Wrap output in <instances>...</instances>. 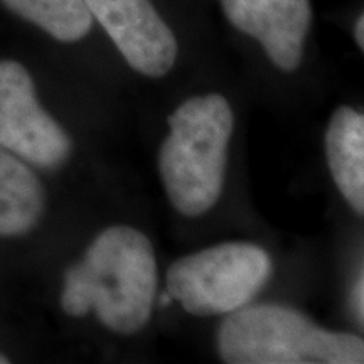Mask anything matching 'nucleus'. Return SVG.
I'll list each match as a JSON object with an SVG mask.
<instances>
[{
    "label": "nucleus",
    "mask_w": 364,
    "mask_h": 364,
    "mask_svg": "<svg viewBox=\"0 0 364 364\" xmlns=\"http://www.w3.org/2000/svg\"><path fill=\"white\" fill-rule=\"evenodd\" d=\"M157 290V262L147 236L130 226L100 233L78 265L66 272L63 311L73 317L95 311L118 334L144 329Z\"/></svg>",
    "instance_id": "1"
},
{
    "label": "nucleus",
    "mask_w": 364,
    "mask_h": 364,
    "mask_svg": "<svg viewBox=\"0 0 364 364\" xmlns=\"http://www.w3.org/2000/svg\"><path fill=\"white\" fill-rule=\"evenodd\" d=\"M159 171L167 198L182 216L196 218L220 201L235 118L218 93L184 102L167 120Z\"/></svg>",
    "instance_id": "2"
},
{
    "label": "nucleus",
    "mask_w": 364,
    "mask_h": 364,
    "mask_svg": "<svg viewBox=\"0 0 364 364\" xmlns=\"http://www.w3.org/2000/svg\"><path fill=\"white\" fill-rule=\"evenodd\" d=\"M228 364H364V339L318 327L284 306H245L218 331Z\"/></svg>",
    "instance_id": "3"
},
{
    "label": "nucleus",
    "mask_w": 364,
    "mask_h": 364,
    "mask_svg": "<svg viewBox=\"0 0 364 364\" xmlns=\"http://www.w3.org/2000/svg\"><path fill=\"white\" fill-rule=\"evenodd\" d=\"M270 273L272 260L262 247L223 243L172 263L167 294L193 316H226L248 306Z\"/></svg>",
    "instance_id": "4"
},
{
    "label": "nucleus",
    "mask_w": 364,
    "mask_h": 364,
    "mask_svg": "<svg viewBox=\"0 0 364 364\" xmlns=\"http://www.w3.org/2000/svg\"><path fill=\"white\" fill-rule=\"evenodd\" d=\"M0 145L44 169H56L71 156V139L36 97L29 71L21 63L0 61Z\"/></svg>",
    "instance_id": "5"
},
{
    "label": "nucleus",
    "mask_w": 364,
    "mask_h": 364,
    "mask_svg": "<svg viewBox=\"0 0 364 364\" xmlns=\"http://www.w3.org/2000/svg\"><path fill=\"white\" fill-rule=\"evenodd\" d=\"M130 68L161 78L176 65L177 41L150 0H85Z\"/></svg>",
    "instance_id": "6"
},
{
    "label": "nucleus",
    "mask_w": 364,
    "mask_h": 364,
    "mask_svg": "<svg viewBox=\"0 0 364 364\" xmlns=\"http://www.w3.org/2000/svg\"><path fill=\"white\" fill-rule=\"evenodd\" d=\"M230 24L257 39L282 71L302 63L312 24L311 0H220Z\"/></svg>",
    "instance_id": "7"
},
{
    "label": "nucleus",
    "mask_w": 364,
    "mask_h": 364,
    "mask_svg": "<svg viewBox=\"0 0 364 364\" xmlns=\"http://www.w3.org/2000/svg\"><path fill=\"white\" fill-rule=\"evenodd\" d=\"M327 164L346 203L364 216V113L339 107L326 130Z\"/></svg>",
    "instance_id": "8"
},
{
    "label": "nucleus",
    "mask_w": 364,
    "mask_h": 364,
    "mask_svg": "<svg viewBox=\"0 0 364 364\" xmlns=\"http://www.w3.org/2000/svg\"><path fill=\"white\" fill-rule=\"evenodd\" d=\"M44 203L38 176L0 145V236L29 233L43 218Z\"/></svg>",
    "instance_id": "9"
},
{
    "label": "nucleus",
    "mask_w": 364,
    "mask_h": 364,
    "mask_svg": "<svg viewBox=\"0 0 364 364\" xmlns=\"http://www.w3.org/2000/svg\"><path fill=\"white\" fill-rule=\"evenodd\" d=\"M9 11L61 43L83 39L93 26L85 0H0Z\"/></svg>",
    "instance_id": "10"
},
{
    "label": "nucleus",
    "mask_w": 364,
    "mask_h": 364,
    "mask_svg": "<svg viewBox=\"0 0 364 364\" xmlns=\"http://www.w3.org/2000/svg\"><path fill=\"white\" fill-rule=\"evenodd\" d=\"M354 38H356V43L359 48H361V51L364 53V12L361 14V17H359L356 26H354Z\"/></svg>",
    "instance_id": "11"
},
{
    "label": "nucleus",
    "mask_w": 364,
    "mask_h": 364,
    "mask_svg": "<svg viewBox=\"0 0 364 364\" xmlns=\"http://www.w3.org/2000/svg\"><path fill=\"white\" fill-rule=\"evenodd\" d=\"M9 363V359L4 356V354H0V364H7Z\"/></svg>",
    "instance_id": "12"
}]
</instances>
